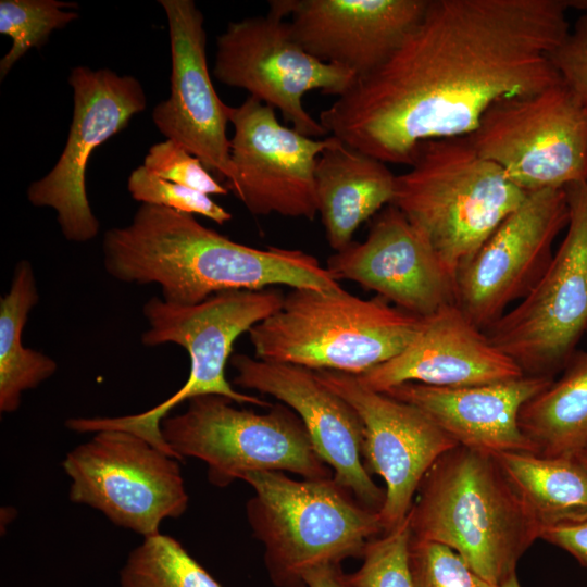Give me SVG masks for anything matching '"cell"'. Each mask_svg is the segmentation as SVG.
<instances>
[{"label": "cell", "mask_w": 587, "mask_h": 587, "mask_svg": "<svg viewBox=\"0 0 587 587\" xmlns=\"http://www.w3.org/2000/svg\"><path fill=\"white\" fill-rule=\"evenodd\" d=\"M284 296L274 289L236 290L215 295L195 305H178L153 297L143 305L148 329L141 335L147 347L175 344L190 358L186 383L173 396L146 412L116 417H76L70 429L96 433L120 429L136 434L173 455L163 439L161 422L184 401L218 395L236 403L272 407L267 401L233 388L225 375L235 340L255 324L277 312ZM177 459V458H176Z\"/></svg>", "instance_id": "7"}, {"label": "cell", "mask_w": 587, "mask_h": 587, "mask_svg": "<svg viewBox=\"0 0 587 587\" xmlns=\"http://www.w3.org/2000/svg\"><path fill=\"white\" fill-rule=\"evenodd\" d=\"M420 321L378 296L291 288L248 333L259 360L359 376L399 354Z\"/></svg>", "instance_id": "6"}, {"label": "cell", "mask_w": 587, "mask_h": 587, "mask_svg": "<svg viewBox=\"0 0 587 587\" xmlns=\"http://www.w3.org/2000/svg\"><path fill=\"white\" fill-rule=\"evenodd\" d=\"M74 110L68 137L53 168L27 189L35 207L57 212L66 240L86 242L100 228L86 192V168L92 150L124 129L130 118L143 111L147 98L134 76L118 75L109 68L87 66L72 70Z\"/></svg>", "instance_id": "14"}, {"label": "cell", "mask_w": 587, "mask_h": 587, "mask_svg": "<svg viewBox=\"0 0 587 587\" xmlns=\"http://www.w3.org/2000/svg\"><path fill=\"white\" fill-rule=\"evenodd\" d=\"M143 166L162 179L208 196L229 191L197 157L171 139L153 145L145 157Z\"/></svg>", "instance_id": "32"}, {"label": "cell", "mask_w": 587, "mask_h": 587, "mask_svg": "<svg viewBox=\"0 0 587 587\" xmlns=\"http://www.w3.org/2000/svg\"><path fill=\"white\" fill-rule=\"evenodd\" d=\"M553 379L523 375L466 387L403 383L384 392L424 411L459 446L489 453H537L520 427L519 415Z\"/></svg>", "instance_id": "22"}, {"label": "cell", "mask_w": 587, "mask_h": 587, "mask_svg": "<svg viewBox=\"0 0 587 587\" xmlns=\"http://www.w3.org/2000/svg\"><path fill=\"white\" fill-rule=\"evenodd\" d=\"M329 389L345 399L363 424L365 470L385 482L378 512L385 532L408 516L420 483L445 452L459 446L424 411L365 386L355 375L315 371Z\"/></svg>", "instance_id": "15"}, {"label": "cell", "mask_w": 587, "mask_h": 587, "mask_svg": "<svg viewBox=\"0 0 587 587\" xmlns=\"http://www.w3.org/2000/svg\"><path fill=\"white\" fill-rule=\"evenodd\" d=\"M428 0H273L270 14L285 20L312 57L357 78L384 64L422 18Z\"/></svg>", "instance_id": "20"}, {"label": "cell", "mask_w": 587, "mask_h": 587, "mask_svg": "<svg viewBox=\"0 0 587 587\" xmlns=\"http://www.w3.org/2000/svg\"><path fill=\"white\" fill-rule=\"evenodd\" d=\"M234 384L272 396L295 411L333 478L365 507L379 512L385 490L362 460L363 424L357 411L321 382L315 371L288 363L233 354Z\"/></svg>", "instance_id": "18"}, {"label": "cell", "mask_w": 587, "mask_h": 587, "mask_svg": "<svg viewBox=\"0 0 587 587\" xmlns=\"http://www.w3.org/2000/svg\"><path fill=\"white\" fill-rule=\"evenodd\" d=\"M566 234L534 288L486 334L525 375L563 371L587 333V182L564 188Z\"/></svg>", "instance_id": "10"}, {"label": "cell", "mask_w": 587, "mask_h": 587, "mask_svg": "<svg viewBox=\"0 0 587 587\" xmlns=\"http://www.w3.org/2000/svg\"><path fill=\"white\" fill-rule=\"evenodd\" d=\"M159 2L167 17L172 74L170 97L154 107L152 121L167 139L225 180L229 190L236 179L226 134L230 107L220 99L211 80L203 14L191 0Z\"/></svg>", "instance_id": "17"}, {"label": "cell", "mask_w": 587, "mask_h": 587, "mask_svg": "<svg viewBox=\"0 0 587 587\" xmlns=\"http://www.w3.org/2000/svg\"><path fill=\"white\" fill-rule=\"evenodd\" d=\"M242 480L254 490L247 519L276 587H305L310 570L362 558L366 544L384 533L378 512L333 477L299 480L261 471Z\"/></svg>", "instance_id": "5"}, {"label": "cell", "mask_w": 587, "mask_h": 587, "mask_svg": "<svg viewBox=\"0 0 587 587\" xmlns=\"http://www.w3.org/2000/svg\"><path fill=\"white\" fill-rule=\"evenodd\" d=\"M523 375L516 362L453 302L421 317L415 335L399 354L358 378L384 392L403 383L466 387Z\"/></svg>", "instance_id": "21"}, {"label": "cell", "mask_w": 587, "mask_h": 587, "mask_svg": "<svg viewBox=\"0 0 587 587\" xmlns=\"http://www.w3.org/2000/svg\"><path fill=\"white\" fill-rule=\"evenodd\" d=\"M412 533L409 515L389 532L371 539L362 554V565L347 574L354 587H414L409 566Z\"/></svg>", "instance_id": "29"}, {"label": "cell", "mask_w": 587, "mask_h": 587, "mask_svg": "<svg viewBox=\"0 0 587 587\" xmlns=\"http://www.w3.org/2000/svg\"><path fill=\"white\" fill-rule=\"evenodd\" d=\"M467 137L527 193L587 182V112L563 80L494 103Z\"/></svg>", "instance_id": "9"}, {"label": "cell", "mask_w": 587, "mask_h": 587, "mask_svg": "<svg viewBox=\"0 0 587 587\" xmlns=\"http://www.w3.org/2000/svg\"><path fill=\"white\" fill-rule=\"evenodd\" d=\"M499 587H522L516 573L511 575L508 579H505Z\"/></svg>", "instance_id": "36"}, {"label": "cell", "mask_w": 587, "mask_h": 587, "mask_svg": "<svg viewBox=\"0 0 587 587\" xmlns=\"http://www.w3.org/2000/svg\"><path fill=\"white\" fill-rule=\"evenodd\" d=\"M539 539L566 551L587 569V519L546 528Z\"/></svg>", "instance_id": "34"}, {"label": "cell", "mask_w": 587, "mask_h": 587, "mask_svg": "<svg viewBox=\"0 0 587 587\" xmlns=\"http://www.w3.org/2000/svg\"><path fill=\"white\" fill-rule=\"evenodd\" d=\"M408 515L412 537L451 547L498 587L540 537L539 524L496 455L462 446L429 467Z\"/></svg>", "instance_id": "3"}, {"label": "cell", "mask_w": 587, "mask_h": 587, "mask_svg": "<svg viewBox=\"0 0 587 587\" xmlns=\"http://www.w3.org/2000/svg\"><path fill=\"white\" fill-rule=\"evenodd\" d=\"M214 77L273 109L300 134L328 135L304 109L303 96L313 90L339 97L357 76L308 53L292 37L289 23L267 14L228 23L217 37Z\"/></svg>", "instance_id": "12"}, {"label": "cell", "mask_w": 587, "mask_h": 587, "mask_svg": "<svg viewBox=\"0 0 587 587\" xmlns=\"http://www.w3.org/2000/svg\"><path fill=\"white\" fill-rule=\"evenodd\" d=\"M229 122L236 175L229 190L235 197L253 215L314 220L316 161L332 143V135L317 140L284 126L272 107L250 96L230 107Z\"/></svg>", "instance_id": "16"}, {"label": "cell", "mask_w": 587, "mask_h": 587, "mask_svg": "<svg viewBox=\"0 0 587 587\" xmlns=\"http://www.w3.org/2000/svg\"><path fill=\"white\" fill-rule=\"evenodd\" d=\"M396 175L391 203L426 238L453 277L527 197L467 135L421 142Z\"/></svg>", "instance_id": "4"}, {"label": "cell", "mask_w": 587, "mask_h": 587, "mask_svg": "<svg viewBox=\"0 0 587 587\" xmlns=\"http://www.w3.org/2000/svg\"><path fill=\"white\" fill-rule=\"evenodd\" d=\"M409 566L414 587H498L479 574L451 547L411 536Z\"/></svg>", "instance_id": "30"}, {"label": "cell", "mask_w": 587, "mask_h": 587, "mask_svg": "<svg viewBox=\"0 0 587 587\" xmlns=\"http://www.w3.org/2000/svg\"><path fill=\"white\" fill-rule=\"evenodd\" d=\"M303 579L305 587H354L342 572L340 564L314 567Z\"/></svg>", "instance_id": "35"}, {"label": "cell", "mask_w": 587, "mask_h": 587, "mask_svg": "<svg viewBox=\"0 0 587 587\" xmlns=\"http://www.w3.org/2000/svg\"><path fill=\"white\" fill-rule=\"evenodd\" d=\"M332 137L317 158L314 180L317 213L337 252L353 241L362 223L391 203L396 175L386 163Z\"/></svg>", "instance_id": "23"}, {"label": "cell", "mask_w": 587, "mask_h": 587, "mask_svg": "<svg viewBox=\"0 0 587 587\" xmlns=\"http://www.w3.org/2000/svg\"><path fill=\"white\" fill-rule=\"evenodd\" d=\"M336 280H352L392 305L425 317L454 302V279L419 229L392 204L379 212L363 242L330 255Z\"/></svg>", "instance_id": "19"}, {"label": "cell", "mask_w": 587, "mask_h": 587, "mask_svg": "<svg viewBox=\"0 0 587 587\" xmlns=\"http://www.w3.org/2000/svg\"><path fill=\"white\" fill-rule=\"evenodd\" d=\"M133 199L148 204L165 207L178 212L197 214L223 225L232 214L210 196L162 179L143 165L135 168L127 180Z\"/></svg>", "instance_id": "31"}, {"label": "cell", "mask_w": 587, "mask_h": 587, "mask_svg": "<svg viewBox=\"0 0 587 587\" xmlns=\"http://www.w3.org/2000/svg\"><path fill=\"white\" fill-rule=\"evenodd\" d=\"M569 223L564 188L527 195L455 273L454 303L486 332L521 301L547 270Z\"/></svg>", "instance_id": "13"}, {"label": "cell", "mask_w": 587, "mask_h": 587, "mask_svg": "<svg viewBox=\"0 0 587 587\" xmlns=\"http://www.w3.org/2000/svg\"><path fill=\"white\" fill-rule=\"evenodd\" d=\"M102 248L111 277L126 284H155L164 301L178 305L274 285L341 288L312 254L246 246L203 226L192 214L154 204L141 203L128 225L107 230Z\"/></svg>", "instance_id": "2"}, {"label": "cell", "mask_w": 587, "mask_h": 587, "mask_svg": "<svg viewBox=\"0 0 587 587\" xmlns=\"http://www.w3.org/2000/svg\"><path fill=\"white\" fill-rule=\"evenodd\" d=\"M39 295L32 264L20 261L8 294L0 299V411L18 409L23 392L51 377L58 369L50 357L23 346L24 326Z\"/></svg>", "instance_id": "26"}, {"label": "cell", "mask_w": 587, "mask_h": 587, "mask_svg": "<svg viewBox=\"0 0 587 587\" xmlns=\"http://www.w3.org/2000/svg\"><path fill=\"white\" fill-rule=\"evenodd\" d=\"M233 400L203 395L161 422L164 441L178 460L197 458L208 479L226 487L251 472H290L307 479L333 477L298 414L285 404L266 413L238 409Z\"/></svg>", "instance_id": "8"}, {"label": "cell", "mask_w": 587, "mask_h": 587, "mask_svg": "<svg viewBox=\"0 0 587 587\" xmlns=\"http://www.w3.org/2000/svg\"><path fill=\"white\" fill-rule=\"evenodd\" d=\"M571 0H428L391 57L320 113L328 135L386 164L426 140L470 135L496 102L561 77L550 54Z\"/></svg>", "instance_id": "1"}, {"label": "cell", "mask_w": 587, "mask_h": 587, "mask_svg": "<svg viewBox=\"0 0 587 587\" xmlns=\"http://www.w3.org/2000/svg\"><path fill=\"white\" fill-rule=\"evenodd\" d=\"M523 434L542 457H576L587 448V351H576L562 375L521 409Z\"/></svg>", "instance_id": "24"}, {"label": "cell", "mask_w": 587, "mask_h": 587, "mask_svg": "<svg viewBox=\"0 0 587 587\" xmlns=\"http://www.w3.org/2000/svg\"><path fill=\"white\" fill-rule=\"evenodd\" d=\"M571 4L582 13L550 60L587 112V0H571Z\"/></svg>", "instance_id": "33"}, {"label": "cell", "mask_w": 587, "mask_h": 587, "mask_svg": "<svg viewBox=\"0 0 587 587\" xmlns=\"http://www.w3.org/2000/svg\"><path fill=\"white\" fill-rule=\"evenodd\" d=\"M121 587H222L182 546L161 533L145 537L120 572Z\"/></svg>", "instance_id": "27"}, {"label": "cell", "mask_w": 587, "mask_h": 587, "mask_svg": "<svg viewBox=\"0 0 587 587\" xmlns=\"http://www.w3.org/2000/svg\"><path fill=\"white\" fill-rule=\"evenodd\" d=\"M575 458L587 470V448L580 451Z\"/></svg>", "instance_id": "37"}, {"label": "cell", "mask_w": 587, "mask_h": 587, "mask_svg": "<svg viewBox=\"0 0 587 587\" xmlns=\"http://www.w3.org/2000/svg\"><path fill=\"white\" fill-rule=\"evenodd\" d=\"M178 461L136 434L102 429L70 451L63 469L72 502L95 508L145 538L188 508Z\"/></svg>", "instance_id": "11"}, {"label": "cell", "mask_w": 587, "mask_h": 587, "mask_svg": "<svg viewBox=\"0 0 587 587\" xmlns=\"http://www.w3.org/2000/svg\"><path fill=\"white\" fill-rule=\"evenodd\" d=\"M74 2L59 0H1L0 33L12 39V46L0 61V77L32 48H40L50 34L78 18Z\"/></svg>", "instance_id": "28"}, {"label": "cell", "mask_w": 587, "mask_h": 587, "mask_svg": "<svg viewBox=\"0 0 587 587\" xmlns=\"http://www.w3.org/2000/svg\"><path fill=\"white\" fill-rule=\"evenodd\" d=\"M494 454L535 516L540 533L587 519V470L575 457L521 451Z\"/></svg>", "instance_id": "25"}]
</instances>
